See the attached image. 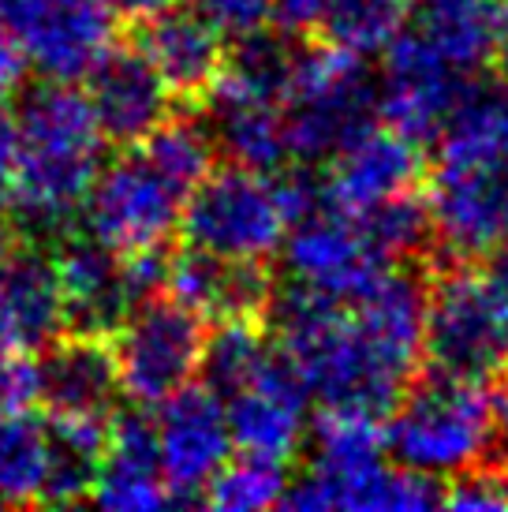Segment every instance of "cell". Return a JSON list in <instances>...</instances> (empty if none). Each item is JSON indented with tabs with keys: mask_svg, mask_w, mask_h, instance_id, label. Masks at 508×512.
Masks as SVG:
<instances>
[{
	"mask_svg": "<svg viewBox=\"0 0 508 512\" xmlns=\"http://www.w3.org/2000/svg\"><path fill=\"white\" fill-rule=\"evenodd\" d=\"M281 251L284 270L296 285L318 288L340 303H352L355 296H363L378 281V273L389 266L374 255L359 217L325 199L311 214H303L288 225Z\"/></svg>",
	"mask_w": 508,
	"mask_h": 512,
	"instance_id": "cell-12",
	"label": "cell"
},
{
	"mask_svg": "<svg viewBox=\"0 0 508 512\" xmlns=\"http://www.w3.org/2000/svg\"><path fill=\"white\" fill-rule=\"evenodd\" d=\"M15 157H19V128H15V109L0 98V210L8 202L15 180Z\"/></svg>",
	"mask_w": 508,
	"mask_h": 512,
	"instance_id": "cell-36",
	"label": "cell"
},
{
	"mask_svg": "<svg viewBox=\"0 0 508 512\" xmlns=\"http://www.w3.org/2000/svg\"><path fill=\"white\" fill-rule=\"evenodd\" d=\"M12 240H15V228H12V221H8V214L0 210V255L12 247Z\"/></svg>",
	"mask_w": 508,
	"mask_h": 512,
	"instance_id": "cell-41",
	"label": "cell"
},
{
	"mask_svg": "<svg viewBox=\"0 0 508 512\" xmlns=\"http://www.w3.org/2000/svg\"><path fill=\"white\" fill-rule=\"evenodd\" d=\"M385 415L389 423L381 430V445L393 464L441 483L486 464L501 445L486 382L430 370L423 382L411 378Z\"/></svg>",
	"mask_w": 508,
	"mask_h": 512,
	"instance_id": "cell-3",
	"label": "cell"
},
{
	"mask_svg": "<svg viewBox=\"0 0 508 512\" xmlns=\"http://www.w3.org/2000/svg\"><path fill=\"white\" fill-rule=\"evenodd\" d=\"M0 30L42 79L75 83L116 42L101 0H0Z\"/></svg>",
	"mask_w": 508,
	"mask_h": 512,
	"instance_id": "cell-9",
	"label": "cell"
},
{
	"mask_svg": "<svg viewBox=\"0 0 508 512\" xmlns=\"http://www.w3.org/2000/svg\"><path fill=\"white\" fill-rule=\"evenodd\" d=\"M419 34L464 75L490 68L508 38V0H419Z\"/></svg>",
	"mask_w": 508,
	"mask_h": 512,
	"instance_id": "cell-24",
	"label": "cell"
},
{
	"mask_svg": "<svg viewBox=\"0 0 508 512\" xmlns=\"http://www.w3.org/2000/svg\"><path fill=\"white\" fill-rule=\"evenodd\" d=\"M131 42L150 57L172 98L206 101L225 68V34L187 4H165L131 23Z\"/></svg>",
	"mask_w": 508,
	"mask_h": 512,
	"instance_id": "cell-18",
	"label": "cell"
},
{
	"mask_svg": "<svg viewBox=\"0 0 508 512\" xmlns=\"http://www.w3.org/2000/svg\"><path fill=\"white\" fill-rule=\"evenodd\" d=\"M19 352V341H15V326H12V314H8V303L0 296V356H12Z\"/></svg>",
	"mask_w": 508,
	"mask_h": 512,
	"instance_id": "cell-39",
	"label": "cell"
},
{
	"mask_svg": "<svg viewBox=\"0 0 508 512\" xmlns=\"http://www.w3.org/2000/svg\"><path fill=\"white\" fill-rule=\"evenodd\" d=\"M161 479L176 501H198L217 468L232 456L225 400L202 382L180 385L172 397L161 400L154 423Z\"/></svg>",
	"mask_w": 508,
	"mask_h": 512,
	"instance_id": "cell-13",
	"label": "cell"
},
{
	"mask_svg": "<svg viewBox=\"0 0 508 512\" xmlns=\"http://www.w3.org/2000/svg\"><path fill=\"white\" fill-rule=\"evenodd\" d=\"M94 505L105 509H165L172 505V494L161 479V460H157V434L154 423L142 404L135 408H116L109 415V438L101 456L98 483L90 490Z\"/></svg>",
	"mask_w": 508,
	"mask_h": 512,
	"instance_id": "cell-21",
	"label": "cell"
},
{
	"mask_svg": "<svg viewBox=\"0 0 508 512\" xmlns=\"http://www.w3.org/2000/svg\"><path fill=\"white\" fill-rule=\"evenodd\" d=\"M53 258L60 273V296H64V329L113 337L127 311L139 303L124 255L109 251L90 232L68 228L53 243Z\"/></svg>",
	"mask_w": 508,
	"mask_h": 512,
	"instance_id": "cell-17",
	"label": "cell"
},
{
	"mask_svg": "<svg viewBox=\"0 0 508 512\" xmlns=\"http://www.w3.org/2000/svg\"><path fill=\"white\" fill-rule=\"evenodd\" d=\"M434 139H438L434 161H471V165L508 169V79L490 86L467 83Z\"/></svg>",
	"mask_w": 508,
	"mask_h": 512,
	"instance_id": "cell-26",
	"label": "cell"
},
{
	"mask_svg": "<svg viewBox=\"0 0 508 512\" xmlns=\"http://www.w3.org/2000/svg\"><path fill=\"white\" fill-rule=\"evenodd\" d=\"M325 0H273V23L281 27V34L299 38V34H311L318 27V15H322Z\"/></svg>",
	"mask_w": 508,
	"mask_h": 512,
	"instance_id": "cell-35",
	"label": "cell"
},
{
	"mask_svg": "<svg viewBox=\"0 0 508 512\" xmlns=\"http://www.w3.org/2000/svg\"><path fill=\"white\" fill-rule=\"evenodd\" d=\"M15 128L19 157L4 202L8 221L15 236L57 243L105 165V135L83 90L60 79H42L19 94Z\"/></svg>",
	"mask_w": 508,
	"mask_h": 512,
	"instance_id": "cell-1",
	"label": "cell"
},
{
	"mask_svg": "<svg viewBox=\"0 0 508 512\" xmlns=\"http://www.w3.org/2000/svg\"><path fill=\"white\" fill-rule=\"evenodd\" d=\"M486 277L494 281V288L501 292V299L508 303V247L494 258V266H490V273H486Z\"/></svg>",
	"mask_w": 508,
	"mask_h": 512,
	"instance_id": "cell-40",
	"label": "cell"
},
{
	"mask_svg": "<svg viewBox=\"0 0 508 512\" xmlns=\"http://www.w3.org/2000/svg\"><path fill=\"white\" fill-rule=\"evenodd\" d=\"M284 139L296 165H322L378 128V79L367 57L337 45L292 49L288 83L281 94Z\"/></svg>",
	"mask_w": 508,
	"mask_h": 512,
	"instance_id": "cell-4",
	"label": "cell"
},
{
	"mask_svg": "<svg viewBox=\"0 0 508 512\" xmlns=\"http://www.w3.org/2000/svg\"><path fill=\"white\" fill-rule=\"evenodd\" d=\"M120 397L124 389L109 337L60 329L34 352V400H42L49 415L109 419Z\"/></svg>",
	"mask_w": 508,
	"mask_h": 512,
	"instance_id": "cell-16",
	"label": "cell"
},
{
	"mask_svg": "<svg viewBox=\"0 0 508 512\" xmlns=\"http://www.w3.org/2000/svg\"><path fill=\"white\" fill-rule=\"evenodd\" d=\"M434 240L452 262H471L508 240V169L434 161L426 187Z\"/></svg>",
	"mask_w": 508,
	"mask_h": 512,
	"instance_id": "cell-11",
	"label": "cell"
},
{
	"mask_svg": "<svg viewBox=\"0 0 508 512\" xmlns=\"http://www.w3.org/2000/svg\"><path fill=\"white\" fill-rule=\"evenodd\" d=\"M408 15L411 0H325L314 30L322 34L325 45L370 57L408 27Z\"/></svg>",
	"mask_w": 508,
	"mask_h": 512,
	"instance_id": "cell-28",
	"label": "cell"
},
{
	"mask_svg": "<svg viewBox=\"0 0 508 512\" xmlns=\"http://www.w3.org/2000/svg\"><path fill=\"white\" fill-rule=\"evenodd\" d=\"M355 217H359L363 236H367V243L374 247V255H378L381 262H389V266L423 255L426 247L434 243L430 206H426V195L419 187L378 202V206H370V210H359Z\"/></svg>",
	"mask_w": 508,
	"mask_h": 512,
	"instance_id": "cell-30",
	"label": "cell"
},
{
	"mask_svg": "<svg viewBox=\"0 0 508 512\" xmlns=\"http://www.w3.org/2000/svg\"><path fill=\"white\" fill-rule=\"evenodd\" d=\"M23 75H27V60L15 49L12 38L0 30V98H12L23 86Z\"/></svg>",
	"mask_w": 508,
	"mask_h": 512,
	"instance_id": "cell-37",
	"label": "cell"
},
{
	"mask_svg": "<svg viewBox=\"0 0 508 512\" xmlns=\"http://www.w3.org/2000/svg\"><path fill=\"white\" fill-rule=\"evenodd\" d=\"M0 296L8 303L19 352H38L64 329V296L53 243L15 236L0 255Z\"/></svg>",
	"mask_w": 508,
	"mask_h": 512,
	"instance_id": "cell-22",
	"label": "cell"
},
{
	"mask_svg": "<svg viewBox=\"0 0 508 512\" xmlns=\"http://www.w3.org/2000/svg\"><path fill=\"white\" fill-rule=\"evenodd\" d=\"M187 8L210 19L225 38H240V34L266 27L273 15V0H187Z\"/></svg>",
	"mask_w": 508,
	"mask_h": 512,
	"instance_id": "cell-33",
	"label": "cell"
},
{
	"mask_svg": "<svg viewBox=\"0 0 508 512\" xmlns=\"http://www.w3.org/2000/svg\"><path fill=\"white\" fill-rule=\"evenodd\" d=\"M307 412L311 389L292 367V359L273 344L266 363L254 370V378L225 400V419L232 445L240 453L292 460L307 438Z\"/></svg>",
	"mask_w": 508,
	"mask_h": 512,
	"instance_id": "cell-14",
	"label": "cell"
},
{
	"mask_svg": "<svg viewBox=\"0 0 508 512\" xmlns=\"http://www.w3.org/2000/svg\"><path fill=\"white\" fill-rule=\"evenodd\" d=\"M165 292L187 303L206 322L221 318H262L273 296V281L262 262H228L198 247L169 251Z\"/></svg>",
	"mask_w": 508,
	"mask_h": 512,
	"instance_id": "cell-20",
	"label": "cell"
},
{
	"mask_svg": "<svg viewBox=\"0 0 508 512\" xmlns=\"http://www.w3.org/2000/svg\"><path fill=\"white\" fill-rule=\"evenodd\" d=\"M273 352V341L262 329V318H221L213 333H206L198 378L206 389H213L221 400H228L236 389L254 378V370L266 363Z\"/></svg>",
	"mask_w": 508,
	"mask_h": 512,
	"instance_id": "cell-27",
	"label": "cell"
},
{
	"mask_svg": "<svg viewBox=\"0 0 508 512\" xmlns=\"http://www.w3.org/2000/svg\"><path fill=\"white\" fill-rule=\"evenodd\" d=\"M180 232L187 247L228 262H266L281 251L288 214L266 172L228 165L210 169L187 195Z\"/></svg>",
	"mask_w": 508,
	"mask_h": 512,
	"instance_id": "cell-6",
	"label": "cell"
},
{
	"mask_svg": "<svg viewBox=\"0 0 508 512\" xmlns=\"http://www.w3.org/2000/svg\"><path fill=\"white\" fill-rule=\"evenodd\" d=\"M210 113V135L221 154L232 157V165L277 176L292 165L288 139H284L281 101L254 98L228 86H213L206 94Z\"/></svg>",
	"mask_w": 508,
	"mask_h": 512,
	"instance_id": "cell-23",
	"label": "cell"
},
{
	"mask_svg": "<svg viewBox=\"0 0 508 512\" xmlns=\"http://www.w3.org/2000/svg\"><path fill=\"white\" fill-rule=\"evenodd\" d=\"M423 176V143H415L393 128H370L367 135H359L352 146H344L333 157L322 195L325 202H333L340 210L359 214V210H370L393 195L423 187Z\"/></svg>",
	"mask_w": 508,
	"mask_h": 512,
	"instance_id": "cell-19",
	"label": "cell"
},
{
	"mask_svg": "<svg viewBox=\"0 0 508 512\" xmlns=\"http://www.w3.org/2000/svg\"><path fill=\"white\" fill-rule=\"evenodd\" d=\"M288 486V464L273 456L240 453V460H225L213 475L202 501L221 512H258L281 505V494Z\"/></svg>",
	"mask_w": 508,
	"mask_h": 512,
	"instance_id": "cell-31",
	"label": "cell"
},
{
	"mask_svg": "<svg viewBox=\"0 0 508 512\" xmlns=\"http://www.w3.org/2000/svg\"><path fill=\"white\" fill-rule=\"evenodd\" d=\"M423 359L467 382H494L508 367V303L482 270L456 262L426 285Z\"/></svg>",
	"mask_w": 508,
	"mask_h": 512,
	"instance_id": "cell-5",
	"label": "cell"
},
{
	"mask_svg": "<svg viewBox=\"0 0 508 512\" xmlns=\"http://www.w3.org/2000/svg\"><path fill=\"white\" fill-rule=\"evenodd\" d=\"M83 79L90 113L98 120L105 143L113 146H135L146 139L176 105L161 72L131 38L109 45Z\"/></svg>",
	"mask_w": 508,
	"mask_h": 512,
	"instance_id": "cell-15",
	"label": "cell"
},
{
	"mask_svg": "<svg viewBox=\"0 0 508 512\" xmlns=\"http://www.w3.org/2000/svg\"><path fill=\"white\" fill-rule=\"evenodd\" d=\"M109 341L124 397L150 408L172 397L180 385L195 382L206 344V318L161 288L127 311Z\"/></svg>",
	"mask_w": 508,
	"mask_h": 512,
	"instance_id": "cell-8",
	"label": "cell"
},
{
	"mask_svg": "<svg viewBox=\"0 0 508 512\" xmlns=\"http://www.w3.org/2000/svg\"><path fill=\"white\" fill-rule=\"evenodd\" d=\"M378 120L415 143H430L456 109L471 75L452 68L419 30H400L381 49Z\"/></svg>",
	"mask_w": 508,
	"mask_h": 512,
	"instance_id": "cell-10",
	"label": "cell"
},
{
	"mask_svg": "<svg viewBox=\"0 0 508 512\" xmlns=\"http://www.w3.org/2000/svg\"><path fill=\"white\" fill-rule=\"evenodd\" d=\"M441 505H445V509H464V512H505L508 509L505 471L490 468V464H479V468L452 475V479H445Z\"/></svg>",
	"mask_w": 508,
	"mask_h": 512,
	"instance_id": "cell-32",
	"label": "cell"
},
{
	"mask_svg": "<svg viewBox=\"0 0 508 512\" xmlns=\"http://www.w3.org/2000/svg\"><path fill=\"white\" fill-rule=\"evenodd\" d=\"M109 438V419L45 412V483L42 505H79L90 501L98 483L101 456Z\"/></svg>",
	"mask_w": 508,
	"mask_h": 512,
	"instance_id": "cell-25",
	"label": "cell"
},
{
	"mask_svg": "<svg viewBox=\"0 0 508 512\" xmlns=\"http://www.w3.org/2000/svg\"><path fill=\"white\" fill-rule=\"evenodd\" d=\"M266 311H273L277 348L292 359L311 389V400L325 412L381 419L411 382V374L370 341L352 307L318 288L292 281L281 296H269Z\"/></svg>",
	"mask_w": 508,
	"mask_h": 512,
	"instance_id": "cell-2",
	"label": "cell"
},
{
	"mask_svg": "<svg viewBox=\"0 0 508 512\" xmlns=\"http://www.w3.org/2000/svg\"><path fill=\"white\" fill-rule=\"evenodd\" d=\"M187 195L191 191L135 143L116 161L98 169L79 206L83 232H90L116 255L165 247L172 232L180 228Z\"/></svg>",
	"mask_w": 508,
	"mask_h": 512,
	"instance_id": "cell-7",
	"label": "cell"
},
{
	"mask_svg": "<svg viewBox=\"0 0 508 512\" xmlns=\"http://www.w3.org/2000/svg\"><path fill=\"white\" fill-rule=\"evenodd\" d=\"M116 19H127V23H135V19H146V15H154L157 8H165L172 0H101Z\"/></svg>",
	"mask_w": 508,
	"mask_h": 512,
	"instance_id": "cell-38",
	"label": "cell"
},
{
	"mask_svg": "<svg viewBox=\"0 0 508 512\" xmlns=\"http://www.w3.org/2000/svg\"><path fill=\"white\" fill-rule=\"evenodd\" d=\"M45 415L12 412L0 419V509L42 505Z\"/></svg>",
	"mask_w": 508,
	"mask_h": 512,
	"instance_id": "cell-29",
	"label": "cell"
},
{
	"mask_svg": "<svg viewBox=\"0 0 508 512\" xmlns=\"http://www.w3.org/2000/svg\"><path fill=\"white\" fill-rule=\"evenodd\" d=\"M34 404V359L27 352L0 356V419Z\"/></svg>",
	"mask_w": 508,
	"mask_h": 512,
	"instance_id": "cell-34",
	"label": "cell"
},
{
	"mask_svg": "<svg viewBox=\"0 0 508 512\" xmlns=\"http://www.w3.org/2000/svg\"><path fill=\"white\" fill-rule=\"evenodd\" d=\"M505 479H508V468H505Z\"/></svg>",
	"mask_w": 508,
	"mask_h": 512,
	"instance_id": "cell-42",
	"label": "cell"
},
{
	"mask_svg": "<svg viewBox=\"0 0 508 512\" xmlns=\"http://www.w3.org/2000/svg\"><path fill=\"white\" fill-rule=\"evenodd\" d=\"M505 370H508V367H505ZM505 389H508V385H505Z\"/></svg>",
	"mask_w": 508,
	"mask_h": 512,
	"instance_id": "cell-43",
	"label": "cell"
}]
</instances>
